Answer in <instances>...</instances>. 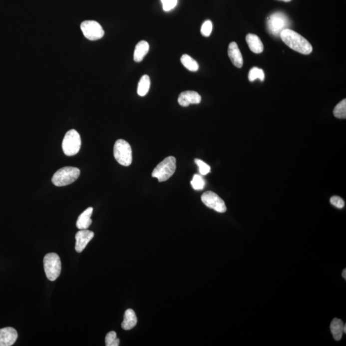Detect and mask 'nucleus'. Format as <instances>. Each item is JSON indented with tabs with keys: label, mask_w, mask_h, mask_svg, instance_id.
Instances as JSON below:
<instances>
[{
	"label": "nucleus",
	"mask_w": 346,
	"mask_h": 346,
	"mask_svg": "<svg viewBox=\"0 0 346 346\" xmlns=\"http://www.w3.org/2000/svg\"><path fill=\"white\" fill-rule=\"evenodd\" d=\"M283 41L290 48L304 55H309L312 53V46L306 38L296 32V31L287 28L280 33Z\"/></svg>",
	"instance_id": "f257e3e1"
},
{
	"label": "nucleus",
	"mask_w": 346,
	"mask_h": 346,
	"mask_svg": "<svg viewBox=\"0 0 346 346\" xmlns=\"http://www.w3.org/2000/svg\"><path fill=\"white\" fill-rule=\"evenodd\" d=\"M80 170L77 167H64L58 169L52 177V183L56 187L66 186L78 179Z\"/></svg>",
	"instance_id": "f03ea898"
},
{
	"label": "nucleus",
	"mask_w": 346,
	"mask_h": 346,
	"mask_svg": "<svg viewBox=\"0 0 346 346\" xmlns=\"http://www.w3.org/2000/svg\"><path fill=\"white\" fill-rule=\"evenodd\" d=\"M176 168V160L174 157H168L159 163L154 169L151 176L157 178L158 182H165L173 175Z\"/></svg>",
	"instance_id": "7ed1b4c3"
},
{
	"label": "nucleus",
	"mask_w": 346,
	"mask_h": 346,
	"mask_svg": "<svg viewBox=\"0 0 346 346\" xmlns=\"http://www.w3.org/2000/svg\"><path fill=\"white\" fill-rule=\"evenodd\" d=\"M43 264L47 279L53 282L59 277L61 273V262L57 254L50 253L45 255Z\"/></svg>",
	"instance_id": "20e7f679"
},
{
	"label": "nucleus",
	"mask_w": 346,
	"mask_h": 346,
	"mask_svg": "<svg viewBox=\"0 0 346 346\" xmlns=\"http://www.w3.org/2000/svg\"><path fill=\"white\" fill-rule=\"evenodd\" d=\"M115 159L123 166H129L132 162V150L130 144L123 139L117 140L114 147Z\"/></svg>",
	"instance_id": "39448f33"
},
{
	"label": "nucleus",
	"mask_w": 346,
	"mask_h": 346,
	"mask_svg": "<svg viewBox=\"0 0 346 346\" xmlns=\"http://www.w3.org/2000/svg\"><path fill=\"white\" fill-rule=\"evenodd\" d=\"M81 141L80 134L72 129L65 135L62 141V150L65 155L72 157L76 155L80 150Z\"/></svg>",
	"instance_id": "423d86ee"
},
{
	"label": "nucleus",
	"mask_w": 346,
	"mask_h": 346,
	"mask_svg": "<svg viewBox=\"0 0 346 346\" xmlns=\"http://www.w3.org/2000/svg\"><path fill=\"white\" fill-rule=\"evenodd\" d=\"M290 24L288 18L282 12H276L269 17L268 30L273 35H280L285 29L288 28Z\"/></svg>",
	"instance_id": "0eeeda50"
},
{
	"label": "nucleus",
	"mask_w": 346,
	"mask_h": 346,
	"mask_svg": "<svg viewBox=\"0 0 346 346\" xmlns=\"http://www.w3.org/2000/svg\"><path fill=\"white\" fill-rule=\"evenodd\" d=\"M80 28L83 35L90 40L100 39L105 34L102 26L97 21H83L81 22Z\"/></svg>",
	"instance_id": "6e6552de"
},
{
	"label": "nucleus",
	"mask_w": 346,
	"mask_h": 346,
	"mask_svg": "<svg viewBox=\"0 0 346 346\" xmlns=\"http://www.w3.org/2000/svg\"><path fill=\"white\" fill-rule=\"evenodd\" d=\"M201 201L207 207L213 209L219 213H224L227 211V209L225 201L214 192L207 191L205 192L201 196Z\"/></svg>",
	"instance_id": "1a4fd4ad"
},
{
	"label": "nucleus",
	"mask_w": 346,
	"mask_h": 346,
	"mask_svg": "<svg viewBox=\"0 0 346 346\" xmlns=\"http://www.w3.org/2000/svg\"><path fill=\"white\" fill-rule=\"evenodd\" d=\"M94 236V232L92 231L87 229L78 231L75 236V250L76 252L78 253L82 252L89 242L93 239Z\"/></svg>",
	"instance_id": "9d476101"
},
{
	"label": "nucleus",
	"mask_w": 346,
	"mask_h": 346,
	"mask_svg": "<svg viewBox=\"0 0 346 346\" xmlns=\"http://www.w3.org/2000/svg\"><path fill=\"white\" fill-rule=\"evenodd\" d=\"M18 334L12 327L0 329V346H10L17 341Z\"/></svg>",
	"instance_id": "9b49d317"
},
{
	"label": "nucleus",
	"mask_w": 346,
	"mask_h": 346,
	"mask_svg": "<svg viewBox=\"0 0 346 346\" xmlns=\"http://www.w3.org/2000/svg\"><path fill=\"white\" fill-rule=\"evenodd\" d=\"M201 101L200 95L192 90L182 92L178 99V103L182 107H188L191 104H199Z\"/></svg>",
	"instance_id": "f8f14e48"
},
{
	"label": "nucleus",
	"mask_w": 346,
	"mask_h": 346,
	"mask_svg": "<svg viewBox=\"0 0 346 346\" xmlns=\"http://www.w3.org/2000/svg\"><path fill=\"white\" fill-rule=\"evenodd\" d=\"M228 54L233 64L238 68H241L243 65V58L240 51L238 45L236 42H231L228 46Z\"/></svg>",
	"instance_id": "ddd939ff"
},
{
	"label": "nucleus",
	"mask_w": 346,
	"mask_h": 346,
	"mask_svg": "<svg viewBox=\"0 0 346 346\" xmlns=\"http://www.w3.org/2000/svg\"><path fill=\"white\" fill-rule=\"evenodd\" d=\"M93 212V208L89 207L79 216L76 221V227L79 230H87L92 224L90 219Z\"/></svg>",
	"instance_id": "4468645a"
},
{
	"label": "nucleus",
	"mask_w": 346,
	"mask_h": 346,
	"mask_svg": "<svg viewBox=\"0 0 346 346\" xmlns=\"http://www.w3.org/2000/svg\"><path fill=\"white\" fill-rule=\"evenodd\" d=\"M246 40L250 50L253 53L259 54L264 51V45L259 36L252 34V33H248L246 35Z\"/></svg>",
	"instance_id": "2eb2a0df"
},
{
	"label": "nucleus",
	"mask_w": 346,
	"mask_h": 346,
	"mask_svg": "<svg viewBox=\"0 0 346 346\" xmlns=\"http://www.w3.org/2000/svg\"><path fill=\"white\" fill-rule=\"evenodd\" d=\"M137 318L136 314L132 309L126 310L124 315V320L121 324L122 329L124 330H132L136 326Z\"/></svg>",
	"instance_id": "dca6fc26"
},
{
	"label": "nucleus",
	"mask_w": 346,
	"mask_h": 346,
	"mask_svg": "<svg viewBox=\"0 0 346 346\" xmlns=\"http://www.w3.org/2000/svg\"><path fill=\"white\" fill-rule=\"evenodd\" d=\"M149 49H150V46L145 40H142L137 43L135 46L134 55H133L135 62H141L144 59V56L148 53Z\"/></svg>",
	"instance_id": "f3484780"
},
{
	"label": "nucleus",
	"mask_w": 346,
	"mask_h": 346,
	"mask_svg": "<svg viewBox=\"0 0 346 346\" xmlns=\"http://www.w3.org/2000/svg\"><path fill=\"white\" fill-rule=\"evenodd\" d=\"M344 323L342 320L339 319L335 318L332 321L331 325H330V330L332 336H333L335 340L340 341L343 338L344 333Z\"/></svg>",
	"instance_id": "a211bd4d"
},
{
	"label": "nucleus",
	"mask_w": 346,
	"mask_h": 346,
	"mask_svg": "<svg viewBox=\"0 0 346 346\" xmlns=\"http://www.w3.org/2000/svg\"><path fill=\"white\" fill-rule=\"evenodd\" d=\"M151 85L150 78L149 76L145 75L141 77L137 88V93L140 96H146L150 90Z\"/></svg>",
	"instance_id": "6ab92c4d"
},
{
	"label": "nucleus",
	"mask_w": 346,
	"mask_h": 346,
	"mask_svg": "<svg viewBox=\"0 0 346 346\" xmlns=\"http://www.w3.org/2000/svg\"><path fill=\"white\" fill-rule=\"evenodd\" d=\"M181 62L184 65L185 68L192 72H196L199 69V65L198 62L191 56L187 54H184L181 57Z\"/></svg>",
	"instance_id": "aec40b11"
},
{
	"label": "nucleus",
	"mask_w": 346,
	"mask_h": 346,
	"mask_svg": "<svg viewBox=\"0 0 346 346\" xmlns=\"http://www.w3.org/2000/svg\"><path fill=\"white\" fill-rule=\"evenodd\" d=\"M335 116L339 119L346 118V99H344L340 103H338L334 110Z\"/></svg>",
	"instance_id": "412c9836"
},
{
	"label": "nucleus",
	"mask_w": 346,
	"mask_h": 346,
	"mask_svg": "<svg viewBox=\"0 0 346 346\" xmlns=\"http://www.w3.org/2000/svg\"><path fill=\"white\" fill-rule=\"evenodd\" d=\"M248 78L250 81H255L257 78L260 79L261 81H264V78H265V74L262 69L258 68L257 67H253L249 73Z\"/></svg>",
	"instance_id": "4be33fe9"
},
{
	"label": "nucleus",
	"mask_w": 346,
	"mask_h": 346,
	"mask_svg": "<svg viewBox=\"0 0 346 346\" xmlns=\"http://www.w3.org/2000/svg\"><path fill=\"white\" fill-rule=\"evenodd\" d=\"M192 188L196 191H201L205 187V182L203 180L202 176L199 175H195L193 176V178L191 182Z\"/></svg>",
	"instance_id": "5701e85b"
},
{
	"label": "nucleus",
	"mask_w": 346,
	"mask_h": 346,
	"mask_svg": "<svg viewBox=\"0 0 346 346\" xmlns=\"http://www.w3.org/2000/svg\"><path fill=\"white\" fill-rule=\"evenodd\" d=\"M120 341L117 338V334L115 332H108L105 338V345L107 346H118Z\"/></svg>",
	"instance_id": "b1692460"
},
{
	"label": "nucleus",
	"mask_w": 346,
	"mask_h": 346,
	"mask_svg": "<svg viewBox=\"0 0 346 346\" xmlns=\"http://www.w3.org/2000/svg\"><path fill=\"white\" fill-rule=\"evenodd\" d=\"M195 163L199 167L201 175H206L210 172V167L200 159H196Z\"/></svg>",
	"instance_id": "393cba45"
},
{
	"label": "nucleus",
	"mask_w": 346,
	"mask_h": 346,
	"mask_svg": "<svg viewBox=\"0 0 346 346\" xmlns=\"http://www.w3.org/2000/svg\"><path fill=\"white\" fill-rule=\"evenodd\" d=\"M212 23L210 20L204 22L201 28V33L205 37H209L212 31Z\"/></svg>",
	"instance_id": "a878e982"
},
{
	"label": "nucleus",
	"mask_w": 346,
	"mask_h": 346,
	"mask_svg": "<svg viewBox=\"0 0 346 346\" xmlns=\"http://www.w3.org/2000/svg\"><path fill=\"white\" fill-rule=\"evenodd\" d=\"M163 9L164 11H169L175 7L178 0H161Z\"/></svg>",
	"instance_id": "bb28decb"
},
{
	"label": "nucleus",
	"mask_w": 346,
	"mask_h": 346,
	"mask_svg": "<svg viewBox=\"0 0 346 346\" xmlns=\"http://www.w3.org/2000/svg\"><path fill=\"white\" fill-rule=\"evenodd\" d=\"M330 202L335 207L338 208V209H343L345 205V201L339 196L332 197L331 199H330Z\"/></svg>",
	"instance_id": "cd10ccee"
},
{
	"label": "nucleus",
	"mask_w": 346,
	"mask_h": 346,
	"mask_svg": "<svg viewBox=\"0 0 346 346\" xmlns=\"http://www.w3.org/2000/svg\"><path fill=\"white\" fill-rule=\"evenodd\" d=\"M343 277L345 278V280L346 279V269H345V270L343 271Z\"/></svg>",
	"instance_id": "c85d7f7f"
},
{
	"label": "nucleus",
	"mask_w": 346,
	"mask_h": 346,
	"mask_svg": "<svg viewBox=\"0 0 346 346\" xmlns=\"http://www.w3.org/2000/svg\"><path fill=\"white\" fill-rule=\"evenodd\" d=\"M344 332H345V334L346 333V325L345 324V326H344Z\"/></svg>",
	"instance_id": "c756f323"
},
{
	"label": "nucleus",
	"mask_w": 346,
	"mask_h": 346,
	"mask_svg": "<svg viewBox=\"0 0 346 346\" xmlns=\"http://www.w3.org/2000/svg\"><path fill=\"white\" fill-rule=\"evenodd\" d=\"M280 1H284L285 2H289V1H291V0H280Z\"/></svg>",
	"instance_id": "7c9ffc66"
}]
</instances>
